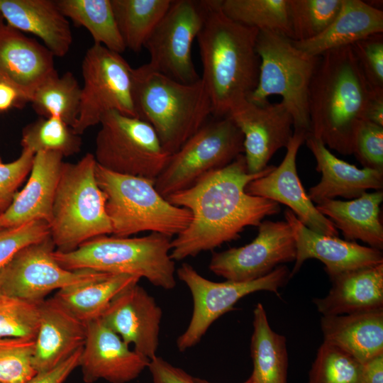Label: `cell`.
Here are the masks:
<instances>
[{"label":"cell","mask_w":383,"mask_h":383,"mask_svg":"<svg viewBox=\"0 0 383 383\" xmlns=\"http://www.w3.org/2000/svg\"><path fill=\"white\" fill-rule=\"evenodd\" d=\"M267 165L249 173L243 154L227 166L206 174L192 187L165 198L189 210L188 226L171 241L170 257L180 261L236 240L248 226H258L268 216L279 213V204L245 192L252 180L270 173Z\"/></svg>","instance_id":"cell-1"},{"label":"cell","mask_w":383,"mask_h":383,"mask_svg":"<svg viewBox=\"0 0 383 383\" xmlns=\"http://www.w3.org/2000/svg\"><path fill=\"white\" fill-rule=\"evenodd\" d=\"M221 0H205L206 14L197 35L203 81L211 115L226 117L257 87L260 59L256 51L259 30L227 17Z\"/></svg>","instance_id":"cell-2"},{"label":"cell","mask_w":383,"mask_h":383,"mask_svg":"<svg viewBox=\"0 0 383 383\" xmlns=\"http://www.w3.org/2000/svg\"><path fill=\"white\" fill-rule=\"evenodd\" d=\"M371 90L351 46L324 52L309 87V133L340 154H353Z\"/></svg>","instance_id":"cell-3"},{"label":"cell","mask_w":383,"mask_h":383,"mask_svg":"<svg viewBox=\"0 0 383 383\" xmlns=\"http://www.w3.org/2000/svg\"><path fill=\"white\" fill-rule=\"evenodd\" d=\"M132 96L137 118L155 131L172 155L197 132L211 115V103L200 78L182 83L152 70L147 64L133 69Z\"/></svg>","instance_id":"cell-4"},{"label":"cell","mask_w":383,"mask_h":383,"mask_svg":"<svg viewBox=\"0 0 383 383\" xmlns=\"http://www.w3.org/2000/svg\"><path fill=\"white\" fill-rule=\"evenodd\" d=\"M171 241V238L155 232L135 238L104 235L72 251L55 250L54 257L68 270L131 274L170 290L176 286L175 264L170 257Z\"/></svg>","instance_id":"cell-5"},{"label":"cell","mask_w":383,"mask_h":383,"mask_svg":"<svg viewBox=\"0 0 383 383\" xmlns=\"http://www.w3.org/2000/svg\"><path fill=\"white\" fill-rule=\"evenodd\" d=\"M96 166L91 153L76 163H62L48 223L57 251H72L94 238L112 234Z\"/></svg>","instance_id":"cell-6"},{"label":"cell","mask_w":383,"mask_h":383,"mask_svg":"<svg viewBox=\"0 0 383 383\" xmlns=\"http://www.w3.org/2000/svg\"><path fill=\"white\" fill-rule=\"evenodd\" d=\"M97 184L106 197L112 234L118 237L150 231L172 238L189 224L192 214L169 202L155 187V180L121 174L96 166Z\"/></svg>","instance_id":"cell-7"},{"label":"cell","mask_w":383,"mask_h":383,"mask_svg":"<svg viewBox=\"0 0 383 383\" xmlns=\"http://www.w3.org/2000/svg\"><path fill=\"white\" fill-rule=\"evenodd\" d=\"M256 51L260 59L258 82L247 99L262 104L270 96H280L293 118L294 131L309 133V87L320 56H311L288 37L266 30H259Z\"/></svg>","instance_id":"cell-8"},{"label":"cell","mask_w":383,"mask_h":383,"mask_svg":"<svg viewBox=\"0 0 383 383\" xmlns=\"http://www.w3.org/2000/svg\"><path fill=\"white\" fill-rule=\"evenodd\" d=\"M244 153V137L228 117L206 123L169 160L155 180L165 198L186 189Z\"/></svg>","instance_id":"cell-9"},{"label":"cell","mask_w":383,"mask_h":383,"mask_svg":"<svg viewBox=\"0 0 383 383\" xmlns=\"http://www.w3.org/2000/svg\"><path fill=\"white\" fill-rule=\"evenodd\" d=\"M99 124L94 155L97 165L115 173L155 180L170 155L153 128L116 111L106 112Z\"/></svg>","instance_id":"cell-10"},{"label":"cell","mask_w":383,"mask_h":383,"mask_svg":"<svg viewBox=\"0 0 383 383\" xmlns=\"http://www.w3.org/2000/svg\"><path fill=\"white\" fill-rule=\"evenodd\" d=\"M82 74L79 113L72 128L77 134L100 123L109 111L137 118L132 96L133 68L120 53L94 43L84 56Z\"/></svg>","instance_id":"cell-11"},{"label":"cell","mask_w":383,"mask_h":383,"mask_svg":"<svg viewBox=\"0 0 383 383\" xmlns=\"http://www.w3.org/2000/svg\"><path fill=\"white\" fill-rule=\"evenodd\" d=\"M176 273L189 288L194 304L187 328L177 340L180 352L196 345L215 321L235 309L234 306L240 299L259 291H268L278 295L279 289L290 278V272L284 265H279L267 275L249 282H213L186 262Z\"/></svg>","instance_id":"cell-12"},{"label":"cell","mask_w":383,"mask_h":383,"mask_svg":"<svg viewBox=\"0 0 383 383\" xmlns=\"http://www.w3.org/2000/svg\"><path fill=\"white\" fill-rule=\"evenodd\" d=\"M55 250L49 235L18 250L0 272V294L39 304L54 290L110 274L90 270H66L54 257Z\"/></svg>","instance_id":"cell-13"},{"label":"cell","mask_w":383,"mask_h":383,"mask_svg":"<svg viewBox=\"0 0 383 383\" xmlns=\"http://www.w3.org/2000/svg\"><path fill=\"white\" fill-rule=\"evenodd\" d=\"M205 14V0H172L144 45L150 55L149 67L182 83L198 81L201 77L196 71L192 50Z\"/></svg>","instance_id":"cell-14"},{"label":"cell","mask_w":383,"mask_h":383,"mask_svg":"<svg viewBox=\"0 0 383 383\" xmlns=\"http://www.w3.org/2000/svg\"><path fill=\"white\" fill-rule=\"evenodd\" d=\"M294 233L285 221H262L250 243L214 252L209 268L213 274L233 282H249L270 273L281 264L296 259Z\"/></svg>","instance_id":"cell-15"},{"label":"cell","mask_w":383,"mask_h":383,"mask_svg":"<svg viewBox=\"0 0 383 383\" xmlns=\"http://www.w3.org/2000/svg\"><path fill=\"white\" fill-rule=\"evenodd\" d=\"M226 116L243 135V155L251 174L262 171L274 154L287 148L293 136V118L281 101L256 104L245 99Z\"/></svg>","instance_id":"cell-16"},{"label":"cell","mask_w":383,"mask_h":383,"mask_svg":"<svg viewBox=\"0 0 383 383\" xmlns=\"http://www.w3.org/2000/svg\"><path fill=\"white\" fill-rule=\"evenodd\" d=\"M306 135L305 131H294L281 164L270 173L251 181L246 186L245 192L252 196L285 204L310 230L321 235L338 237V229L318 211L297 174L296 155Z\"/></svg>","instance_id":"cell-17"},{"label":"cell","mask_w":383,"mask_h":383,"mask_svg":"<svg viewBox=\"0 0 383 383\" xmlns=\"http://www.w3.org/2000/svg\"><path fill=\"white\" fill-rule=\"evenodd\" d=\"M85 324L86 339L79 364L84 382L104 379L127 383L148 368L150 360L131 350L101 318Z\"/></svg>","instance_id":"cell-18"},{"label":"cell","mask_w":383,"mask_h":383,"mask_svg":"<svg viewBox=\"0 0 383 383\" xmlns=\"http://www.w3.org/2000/svg\"><path fill=\"white\" fill-rule=\"evenodd\" d=\"M55 73L54 55L45 45L6 23L0 28V83L13 88L21 104Z\"/></svg>","instance_id":"cell-19"},{"label":"cell","mask_w":383,"mask_h":383,"mask_svg":"<svg viewBox=\"0 0 383 383\" xmlns=\"http://www.w3.org/2000/svg\"><path fill=\"white\" fill-rule=\"evenodd\" d=\"M162 311L155 299L135 284L121 292L101 317L128 345L150 360L156 357Z\"/></svg>","instance_id":"cell-20"},{"label":"cell","mask_w":383,"mask_h":383,"mask_svg":"<svg viewBox=\"0 0 383 383\" xmlns=\"http://www.w3.org/2000/svg\"><path fill=\"white\" fill-rule=\"evenodd\" d=\"M284 216L292 229L296 246L295 264L290 277L311 258L324 264L330 279L345 272L383 263V255L379 250L314 232L303 224L289 209L285 210Z\"/></svg>","instance_id":"cell-21"},{"label":"cell","mask_w":383,"mask_h":383,"mask_svg":"<svg viewBox=\"0 0 383 383\" xmlns=\"http://www.w3.org/2000/svg\"><path fill=\"white\" fill-rule=\"evenodd\" d=\"M63 157L57 152L35 154L26 185L0 214V231L34 221L43 220L49 223Z\"/></svg>","instance_id":"cell-22"},{"label":"cell","mask_w":383,"mask_h":383,"mask_svg":"<svg viewBox=\"0 0 383 383\" xmlns=\"http://www.w3.org/2000/svg\"><path fill=\"white\" fill-rule=\"evenodd\" d=\"M39 326L33 365L37 373L57 366L83 347L86 324L53 297L39 304Z\"/></svg>","instance_id":"cell-23"},{"label":"cell","mask_w":383,"mask_h":383,"mask_svg":"<svg viewBox=\"0 0 383 383\" xmlns=\"http://www.w3.org/2000/svg\"><path fill=\"white\" fill-rule=\"evenodd\" d=\"M305 141L316 159V170L322 174L321 181L309 190L308 195L313 203L318 204L338 196L353 199L367 189L382 190L383 171L359 169L338 158L309 133Z\"/></svg>","instance_id":"cell-24"},{"label":"cell","mask_w":383,"mask_h":383,"mask_svg":"<svg viewBox=\"0 0 383 383\" xmlns=\"http://www.w3.org/2000/svg\"><path fill=\"white\" fill-rule=\"evenodd\" d=\"M323 298L313 299L323 316L383 310V263L340 273Z\"/></svg>","instance_id":"cell-25"},{"label":"cell","mask_w":383,"mask_h":383,"mask_svg":"<svg viewBox=\"0 0 383 383\" xmlns=\"http://www.w3.org/2000/svg\"><path fill=\"white\" fill-rule=\"evenodd\" d=\"M0 12L7 25L40 38L54 56L69 52L73 41L70 24L55 0H0Z\"/></svg>","instance_id":"cell-26"},{"label":"cell","mask_w":383,"mask_h":383,"mask_svg":"<svg viewBox=\"0 0 383 383\" xmlns=\"http://www.w3.org/2000/svg\"><path fill=\"white\" fill-rule=\"evenodd\" d=\"M378 33H383L382 9L360 0H342L338 13L321 34L308 40L292 42L305 53L318 57Z\"/></svg>","instance_id":"cell-27"},{"label":"cell","mask_w":383,"mask_h":383,"mask_svg":"<svg viewBox=\"0 0 383 383\" xmlns=\"http://www.w3.org/2000/svg\"><path fill=\"white\" fill-rule=\"evenodd\" d=\"M323 341L361 364L383 355V310L321 318Z\"/></svg>","instance_id":"cell-28"},{"label":"cell","mask_w":383,"mask_h":383,"mask_svg":"<svg viewBox=\"0 0 383 383\" xmlns=\"http://www.w3.org/2000/svg\"><path fill=\"white\" fill-rule=\"evenodd\" d=\"M383 192H365L350 201L328 199L316 207L340 229L346 240H360L370 247L383 248V226L380 221V205Z\"/></svg>","instance_id":"cell-29"},{"label":"cell","mask_w":383,"mask_h":383,"mask_svg":"<svg viewBox=\"0 0 383 383\" xmlns=\"http://www.w3.org/2000/svg\"><path fill=\"white\" fill-rule=\"evenodd\" d=\"M250 353L252 372L249 383H287L288 354L286 338L270 326L261 303L253 311Z\"/></svg>","instance_id":"cell-30"},{"label":"cell","mask_w":383,"mask_h":383,"mask_svg":"<svg viewBox=\"0 0 383 383\" xmlns=\"http://www.w3.org/2000/svg\"><path fill=\"white\" fill-rule=\"evenodd\" d=\"M138 276L110 274L58 290L53 298L77 319L87 323L100 318L111 302L123 290L138 284Z\"/></svg>","instance_id":"cell-31"},{"label":"cell","mask_w":383,"mask_h":383,"mask_svg":"<svg viewBox=\"0 0 383 383\" xmlns=\"http://www.w3.org/2000/svg\"><path fill=\"white\" fill-rule=\"evenodd\" d=\"M67 18L90 33L94 44L122 53L126 49L119 33L111 0H55Z\"/></svg>","instance_id":"cell-32"},{"label":"cell","mask_w":383,"mask_h":383,"mask_svg":"<svg viewBox=\"0 0 383 383\" xmlns=\"http://www.w3.org/2000/svg\"><path fill=\"white\" fill-rule=\"evenodd\" d=\"M171 3L172 0H111L126 48L140 52Z\"/></svg>","instance_id":"cell-33"},{"label":"cell","mask_w":383,"mask_h":383,"mask_svg":"<svg viewBox=\"0 0 383 383\" xmlns=\"http://www.w3.org/2000/svg\"><path fill=\"white\" fill-rule=\"evenodd\" d=\"M81 94L82 87L72 72L60 77L57 72L38 87L30 102L40 117H59L73 128L79 116Z\"/></svg>","instance_id":"cell-34"},{"label":"cell","mask_w":383,"mask_h":383,"mask_svg":"<svg viewBox=\"0 0 383 383\" xmlns=\"http://www.w3.org/2000/svg\"><path fill=\"white\" fill-rule=\"evenodd\" d=\"M220 8L235 22L292 40L288 0H221Z\"/></svg>","instance_id":"cell-35"},{"label":"cell","mask_w":383,"mask_h":383,"mask_svg":"<svg viewBox=\"0 0 383 383\" xmlns=\"http://www.w3.org/2000/svg\"><path fill=\"white\" fill-rule=\"evenodd\" d=\"M21 145L22 149L34 154L57 152L63 157H68L80 151L82 140L79 135L59 117H39L23 128Z\"/></svg>","instance_id":"cell-36"},{"label":"cell","mask_w":383,"mask_h":383,"mask_svg":"<svg viewBox=\"0 0 383 383\" xmlns=\"http://www.w3.org/2000/svg\"><path fill=\"white\" fill-rule=\"evenodd\" d=\"M292 40L304 41L321 34L334 20L342 0H288Z\"/></svg>","instance_id":"cell-37"},{"label":"cell","mask_w":383,"mask_h":383,"mask_svg":"<svg viewBox=\"0 0 383 383\" xmlns=\"http://www.w3.org/2000/svg\"><path fill=\"white\" fill-rule=\"evenodd\" d=\"M362 365L330 343L323 342L309 373L308 383H362Z\"/></svg>","instance_id":"cell-38"},{"label":"cell","mask_w":383,"mask_h":383,"mask_svg":"<svg viewBox=\"0 0 383 383\" xmlns=\"http://www.w3.org/2000/svg\"><path fill=\"white\" fill-rule=\"evenodd\" d=\"M34 351V338H0V383H26L33 378L37 374Z\"/></svg>","instance_id":"cell-39"},{"label":"cell","mask_w":383,"mask_h":383,"mask_svg":"<svg viewBox=\"0 0 383 383\" xmlns=\"http://www.w3.org/2000/svg\"><path fill=\"white\" fill-rule=\"evenodd\" d=\"M39 304L0 294V338H35Z\"/></svg>","instance_id":"cell-40"},{"label":"cell","mask_w":383,"mask_h":383,"mask_svg":"<svg viewBox=\"0 0 383 383\" xmlns=\"http://www.w3.org/2000/svg\"><path fill=\"white\" fill-rule=\"evenodd\" d=\"M353 154L363 167L383 171V126L361 120L354 132Z\"/></svg>","instance_id":"cell-41"},{"label":"cell","mask_w":383,"mask_h":383,"mask_svg":"<svg viewBox=\"0 0 383 383\" xmlns=\"http://www.w3.org/2000/svg\"><path fill=\"white\" fill-rule=\"evenodd\" d=\"M372 89H383V33L362 39L350 45Z\"/></svg>","instance_id":"cell-42"},{"label":"cell","mask_w":383,"mask_h":383,"mask_svg":"<svg viewBox=\"0 0 383 383\" xmlns=\"http://www.w3.org/2000/svg\"><path fill=\"white\" fill-rule=\"evenodd\" d=\"M50 235L49 225L43 220L0 231V272L23 247Z\"/></svg>","instance_id":"cell-43"},{"label":"cell","mask_w":383,"mask_h":383,"mask_svg":"<svg viewBox=\"0 0 383 383\" xmlns=\"http://www.w3.org/2000/svg\"><path fill=\"white\" fill-rule=\"evenodd\" d=\"M35 154L22 149L15 160L5 163L0 156V212L12 203L19 187L30 174Z\"/></svg>","instance_id":"cell-44"},{"label":"cell","mask_w":383,"mask_h":383,"mask_svg":"<svg viewBox=\"0 0 383 383\" xmlns=\"http://www.w3.org/2000/svg\"><path fill=\"white\" fill-rule=\"evenodd\" d=\"M148 368L153 383H198L196 378L160 357L150 360Z\"/></svg>","instance_id":"cell-45"},{"label":"cell","mask_w":383,"mask_h":383,"mask_svg":"<svg viewBox=\"0 0 383 383\" xmlns=\"http://www.w3.org/2000/svg\"><path fill=\"white\" fill-rule=\"evenodd\" d=\"M82 348L57 366L47 372L37 373L26 383H63L72 372L79 367Z\"/></svg>","instance_id":"cell-46"},{"label":"cell","mask_w":383,"mask_h":383,"mask_svg":"<svg viewBox=\"0 0 383 383\" xmlns=\"http://www.w3.org/2000/svg\"><path fill=\"white\" fill-rule=\"evenodd\" d=\"M362 120L383 126V89H372L367 101Z\"/></svg>","instance_id":"cell-47"},{"label":"cell","mask_w":383,"mask_h":383,"mask_svg":"<svg viewBox=\"0 0 383 383\" xmlns=\"http://www.w3.org/2000/svg\"><path fill=\"white\" fill-rule=\"evenodd\" d=\"M362 365V383H383V355Z\"/></svg>","instance_id":"cell-48"},{"label":"cell","mask_w":383,"mask_h":383,"mask_svg":"<svg viewBox=\"0 0 383 383\" xmlns=\"http://www.w3.org/2000/svg\"><path fill=\"white\" fill-rule=\"evenodd\" d=\"M21 104L17 92L11 87L0 83V111H4L13 106Z\"/></svg>","instance_id":"cell-49"},{"label":"cell","mask_w":383,"mask_h":383,"mask_svg":"<svg viewBox=\"0 0 383 383\" xmlns=\"http://www.w3.org/2000/svg\"><path fill=\"white\" fill-rule=\"evenodd\" d=\"M196 381L198 383H213V382H209L206 379H199V378H196ZM243 383H249L248 380H246L245 382H243Z\"/></svg>","instance_id":"cell-50"},{"label":"cell","mask_w":383,"mask_h":383,"mask_svg":"<svg viewBox=\"0 0 383 383\" xmlns=\"http://www.w3.org/2000/svg\"><path fill=\"white\" fill-rule=\"evenodd\" d=\"M5 24L4 19L2 14L0 12V28Z\"/></svg>","instance_id":"cell-51"},{"label":"cell","mask_w":383,"mask_h":383,"mask_svg":"<svg viewBox=\"0 0 383 383\" xmlns=\"http://www.w3.org/2000/svg\"><path fill=\"white\" fill-rule=\"evenodd\" d=\"M1 213L0 212V214H1Z\"/></svg>","instance_id":"cell-52"}]
</instances>
